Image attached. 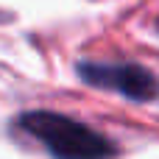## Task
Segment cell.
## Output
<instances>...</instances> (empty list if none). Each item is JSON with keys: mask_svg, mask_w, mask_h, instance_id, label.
Masks as SVG:
<instances>
[{"mask_svg": "<svg viewBox=\"0 0 159 159\" xmlns=\"http://www.w3.org/2000/svg\"><path fill=\"white\" fill-rule=\"evenodd\" d=\"M20 126L34 140H39L53 154V159H112L117 154V148L103 134L67 115L36 109L22 115Z\"/></svg>", "mask_w": 159, "mask_h": 159, "instance_id": "obj_1", "label": "cell"}, {"mask_svg": "<svg viewBox=\"0 0 159 159\" xmlns=\"http://www.w3.org/2000/svg\"><path fill=\"white\" fill-rule=\"evenodd\" d=\"M78 75L98 87V89H109V92H117L129 101H151L157 98L159 84L154 78V73H148L145 67L140 64H101V61H84L78 64Z\"/></svg>", "mask_w": 159, "mask_h": 159, "instance_id": "obj_2", "label": "cell"}]
</instances>
